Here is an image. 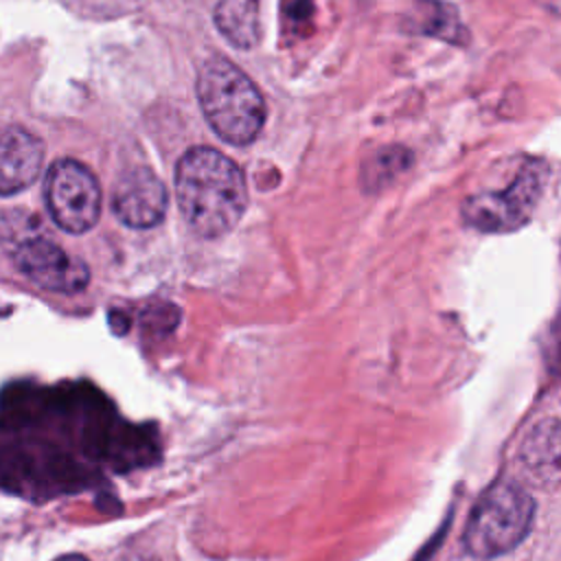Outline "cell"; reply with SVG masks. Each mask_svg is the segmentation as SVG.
I'll use <instances>...</instances> for the list:
<instances>
[{
    "label": "cell",
    "instance_id": "1",
    "mask_svg": "<svg viewBox=\"0 0 561 561\" xmlns=\"http://www.w3.org/2000/svg\"><path fill=\"white\" fill-rule=\"evenodd\" d=\"M175 197L186 224L199 237L217 239L241 219L248 188L234 160L213 147H195L175 167Z\"/></svg>",
    "mask_w": 561,
    "mask_h": 561
},
{
    "label": "cell",
    "instance_id": "2",
    "mask_svg": "<svg viewBox=\"0 0 561 561\" xmlns=\"http://www.w3.org/2000/svg\"><path fill=\"white\" fill-rule=\"evenodd\" d=\"M197 99L213 131L237 147L263 129L265 101L252 79L221 55L208 57L197 72Z\"/></svg>",
    "mask_w": 561,
    "mask_h": 561
},
{
    "label": "cell",
    "instance_id": "3",
    "mask_svg": "<svg viewBox=\"0 0 561 561\" xmlns=\"http://www.w3.org/2000/svg\"><path fill=\"white\" fill-rule=\"evenodd\" d=\"M533 495L511 480L491 484L476 502L462 533L465 550L476 559H493L513 550L530 530Z\"/></svg>",
    "mask_w": 561,
    "mask_h": 561
},
{
    "label": "cell",
    "instance_id": "4",
    "mask_svg": "<svg viewBox=\"0 0 561 561\" xmlns=\"http://www.w3.org/2000/svg\"><path fill=\"white\" fill-rule=\"evenodd\" d=\"M44 197L53 221L72 234L88 232L101 215V186L96 175L79 160L61 158L48 173Z\"/></svg>",
    "mask_w": 561,
    "mask_h": 561
},
{
    "label": "cell",
    "instance_id": "5",
    "mask_svg": "<svg viewBox=\"0 0 561 561\" xmlns=\"http://www.w3.org/2000/svg\"><path fill=\"white\" fill-rule=\"evenodd\" d=\"M546 182V169L541 164H528L519 171L513 184L500 193H482L469 197L462 213L467 224L486 232L515 230L528 221L541 188Z\"/></svg>",
    "mask_w": 561,
    "mask_h": 561
},
{
    "label": "cell",
    "instance_id": "6",
    "mask_svg": "<svg viewBox=\"0 0 561 561\" xmlns=\"http://www.w3.org/2000/svg\"><path fill=\"white\" fill-rule=\"evenodd\" d=\"M13 259L24 276L48 291L75 294L90 280L88 265L46 237H28L20 241Z\"/></svg>",
    "mask_w": 561,
    "mask_h": 561
},
{
    "label": "cell",
    "instance_id": "7",
    "mask_svg": "<svg viewBox=\"0 0 561 561\" xmlns=\"http://www.w3.org/2000/svg\"><path fill=\"white\" fill-rule=\"evenodd\" d=\"M167 188L147 167H134L116 182L112 193L114 215L129 228L145 230L162 221L167 213Z\"/></svg>",
    "mask_w": 561,
    "mask_h": 561
},
{
    "label": "cell",
    "instance_id": "8",
    "mask_svg": "<svg viewBox=\"0 0 561 561\" xmlns=\"http://www.w3.org/2000/svg\"><path fill=\"white\" fill-rule=\"evenodd\" d=\"M42 140L18 125L0 127V195L9 197L28 188L42 173Z\"/></svg>",
    "mask_w": 561,
    "mask_h": 561
},
{
    "label": "cell",
    "instance_id": "9",
    "mask_svg": "<svg viewBox=\"0 0 561 561\" xmlns=\"http://www.w3.org/2000/svg\"><path fill=\"white\" fill-rule=\"evenodd\" d=\"M215 22L239 48H250L259 39L256 0H221L215 11Z\"/></svg>",
    "mask_w": 561,
    "mask_h": 561
},
{
    "label": "cell",
    "instance_id": "10",
    "mask_svg": "<svg viewBox=\"0 0 561 561\" xmlns=\"http://www.w3.org/2000/svg\"><path fill=\"white\" fill-rule=\"evenodd\" d=\"M123 561H158L156 557H151V554H142V552H138V554H131V557H127V559H123Z\"/></svg>",
    "mask_w": 561,
    "mask_h": 561
},
{
    "label": "cell",
    "instance_id": "11",
    "mask_svg": "<svg viewBox=\"0 0 561 561\" xmlns=\"http://www.w3.org/2000/svg\"><path fill=\"white\" fill-rule=\"evenodd\" d=\"M55 561H88V559L81 557V554H66V557H59V559H55Z\"/></svg>",
    "mask_w": 561,
    "mask_h": 561
}]
</instances>
